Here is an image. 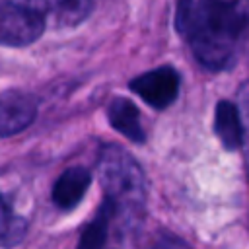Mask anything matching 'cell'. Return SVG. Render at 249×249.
Returning <instances> with one entry per match:
<instances>
[{
  "instance_id": "obj_3",
  "label": "cell",
  "mask_w": 249,
  "mask_h": 249,
  "mask_svg": "<svg viewBox=\"0 0 249 249\" xmlns=\"http://www.w3.org/2000/svg\"><path fill=\"white\" fill-rule=\"evenodd\" d=\"M47 18L31 0H4L0 10V41L6 47L35 43L45 31Z\"/></svg>"
},
{
  "instance_id": "obj_9",
  "label": "cell",
  "mask_w": 249,
  "mask_h": 249,
  "mask_svg": "<svg viewBox=\"0 0 249 249\" xmlns=\"http://www.w3.org/2000/svg\"><path fill=\"white\" fill-rule=\"evenodd\" d=\"M107 119L115 130H119L128 140L142 144L146 140V132L140 124L136 105L126 97H115L107 107Z\"/></svg>"
},
{
  "instance_id": "obj_1",
  "label": "cell",
  "mask_w": 249,
  "mask_h": 249,
  "mask_svg": "<svg viewBox=\"0 0 249 249\" xmlns=\"http://www.w3.org/2000/svg\"><path fill=\"white\" fill-rule=\"evenodd\" d=\"M249 27V0H177L175 29L196 60L212 70L235 64L237 49Z\"/></svg>"
},
{
  "instance_id": "obj_13",
  "label": "cell",
  "mask_w": 249,
  "mask_h": 249,
  "mask_svg": "<svg viewBox=\"0 0 249 249\" xmlns=\"http://www.w3.org/2000/svg\"><path fill=\"white\" fill-rule=\"evenodd\" d=\"M154 249H189V247L183 241L175 239V237H165V239H160L154 245Z\"/></svg>"
},
{
  "instance_id": "obj_2",
  "label": "cell",
  "mask_w": 249,
  "mask_h": 249,
  "mask_svg": "<svg viewBox=\"0 0 249 249\" xmlns=\"http://www.w3.org/2000/svg\"><path fill=\"white\" fill-rule=\"evenodd\" d=\"M97 175L105 200L115 206V220L130 224L142 214L146 179L136 160L121 146L107 144L97 156Z\"/></svg>"
},
{
  "instance_id": "obj_11",
  "label": "cell",
  "mask_w": 249,
  "mask_h": 249,
  "mask_svg": "<svg viewBox=\"0 0 249 249\" xmlns=\"http://www.w3.org/2000/svg\"><path fill=\"white\" fill-rule=\"evenodd\" d=\"M25 231H27L25 218L12 212L8 198H4V202H2V245L6 249L18 245L25 237Z\"/></svg>"
},
{
  "instance_id": "obj_5",
  "label": "cell",
  "mask_w": 249,
  "mask_h": 249,
  "mask_svg": "<svg viewBox=\"0 0 249 249\" xmlns=\"http://www.w3.org/2000/svg\"><path fill=\"white\" fill-rule=\"evenodd\" d=\"M35 115H37V101L33 95L19 89H8L2 93L0 132L4 138L25 130L35 121Z\"/></svg>"
},
{
  "instance_id": "obj_7",
  "label": "cell",
  "mask_w": 249,
  "mask_h": 249,
  "mask_svg": "<svg viewBox=\"0 0 249 249\" xmlns=\"http://www.w3.org/2000/svg\"><path fill=\"white\" fill-rule=\"evenodd\" d=\"M54 27H76L91 12L93 0H31Z\"/></svg>"
},
{
  "instance_id": "obj_12",
  "label": "cell",
  "mask_w": 249,
  "mask_h": 249,
  "mask_svg": "<svg viewBox=\"0 0 249 249\" xmlns=\"http://www.w3.org/2000/svg\"><path fill=\"white\" fill-rule=\"evenodd\" d=\"M237 97H239V111H241V121H243V148H245V160H247V169H249V82L241 84Z\"/></svg>"
},
{
  "instance_id": "obj_10",
  "label": "cell",
  "mask_w": 249,
  "mask_h": 249,
  "mask_svg": "<svg viewBox=\"0 0 249 249\" xmlns=\"http://www.w3.org/2000/svg\"><path fill=\"white\" fill-rule=\"evenodd\" d=\"M115 220V206L103 198L95 218L84 228L80 233V241L76 249H105L107 235H109V226Z\"/></svg>"
},
{
  "instance_id": "obj_6",
  "label": "cell",
  "mask_w": 249,
  "mask_h": 249,
  "mask_svg": "<svg viewBox=\"0 0 249 249\" xmlns=\"http://www.w3.org/2000/svg\"><path fill=\"white\" fill-rule=\"evenodd\" d=\"M91 183V173L86 167H68L53 187V202L60 210H72L86 195Z\"/></svg>"
},
{
  "instance_id": "obj_8",
  "label": "cell",
  "mask_w": 249,
  "mask_h": 249,
  "mask_svg": "<svg viewBox=\"0 0 249 249\" xmlns=\"http://www.w3.org/2000/svg\"><path fill=\"white\" fill-rule=\"evenodd\" d=\"M214 132L226 150L243 146V121L241 111L228 99L216 103L214 109Z\"/></svg>"
},
{
  "instance_id": "obj_4",
  "label": "cell",
  "mask_w": 249,
  "mask_h": 249,
  "mask_svg": "<svg viewBox=\"0 0 249 249\" xmlns=\"http://www.w3.org/2000/svg\"><path fill=\"white\" fill-rule=\"evenodd\" d=\"M130 89L140 95L144 103L154 109L169 107L179 93V74L171 66H160L136 76L130 82Z\"/></svg>"
}]
</instances>
